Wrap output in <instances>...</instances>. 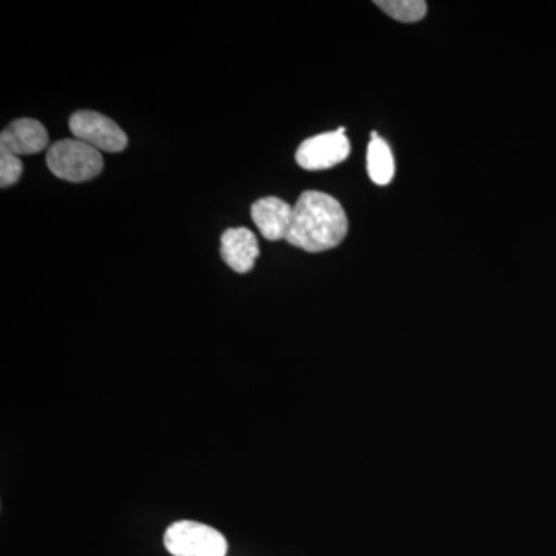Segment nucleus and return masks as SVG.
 <instances>
[{"instance_id": "nucleus-5", "label": "nucleus", "mask_w": 556, "mask_h": 556, "mask_svg": "<svg viewBox=\"0 0 556 556\" xmlns=\"http://www.w3.org/2000/svg\"><path fill=\"white\" fill-rule=\"evenodd\" d=\"M350 150V139L345 137V129L340 127L336 131L305 139L295 153V161L305 170L331 169L348 159Z\"/></svg>"}, {"instance_id": "nucleus-2", "label": "nucleus", "mask_w": 556, "mask_h": 556, "mask_svg": "<svg viewBox=\"0 0 556 556\" xmlns=\"http://www.w3.org/2000/svg\"><path fill=\"white\" fill-rule=\"evenodd\" d=\"M47 166L54 177L70 182L97 178L104 169L100 150L79 139H61L47 152Z\"/></svg>"}, {"instance_id": "nucleus-9", "label": "nucleus", "mask_w": 556, "mask_h": 556, "mask_svg": "<svg viewBox=\"0 0 556 556\" xmlns=\"http://www.w3.org/2000/svg\"><path fill=\"white\" fill-rule=\"evenodd\" d=\"M367 167L369 178L379 186H387L394 178V159L391 149L386 141L378 137L376 131L371 134L367 153Z\"/></svg>"}, {"instance_id": "nucleus-4", "label": "nucleus", "mask_w": 556, "mask_h": 556, "mask_svg": "<svg viewBox=\"0 0 556 556\" xmlns=\"http://www.w3.org/2000/svg\"><path fill=\"white\" fill-rule=\"evenodd\" d=\"M73 137L100 152L118 153L129 144V139L115 121L91 110L76 112L70 118Z\"/></svg>"}, {"instance_id": "nucleus-1", "label": "nucleus", "mask_w": 556, "mask_h": 556, "mask_svg": "<svg viewBox=\"0 0 556 556\" xmlns=\"http://www.w3.org/2000/svg\"><path fill=\"white\" fill-rule=\"evenodd\" d=\"M348 233V218L334 197L306 190L294 204L288 243L306 252L329 251L339 247Z\"/></svg>"}, {"instance_id": "nucleus-7", "label": "nucleus", "mask_w": 556, "mask_h": 556, "mask_svg": "<svg viewBox=\"0 0 556 556\" xmlns=\"http://www.w3.org/2000/svg\"><path fill=\"white\" fill-rule=\"evenodd\" d=\"M294 206L277 197L255 201L251 207L252 222L269 241L287 240L291 230Z\"/></svg>"}, {"instance_id": "nucleus-6", "label": "nucleus", "mask_w": 556, "mask_h": 556, "mask_svg": "<svg viewBox=\"0 0 556 556\" xmlns=\"http://www.w3.org/2000/svg\"><path fill=\"white\" fill-rule=\"evenodd\" d=\"M49 146V134L39 121H13L0 135V150L11 155H36Z\"/></svg>"}, {"instance_id": "nucleus-10", "label": "nucleus", "mask_w": 556, "mask_h": 556, "mask_svg": "<svg viewBox=\"0 0 556 556\" xmlns=\"http://www.w3.org/2000/svg\"><path fill=\"white\" fill-rule=\"evenodd\" d=\"M376 5L386 11L388 16L405 24L419 22L427 14V3L424 0H378Z\"/></svg>"}, {"instance_id": "nucleus-8", "label": "nucleus", "mask_w": 556, "mask_h": 556, "mask_svg": "<svg viewBox=\"0 0 556 556\" xmlns=\"http://www.w3.org/2000/svg\"><path fill=\"white\" fill-rule=\"evenodd\" d=\"M219 254L230 269L239 274H248L249 270L254 269L260 255L257 237L248 228L225 230Z\"/></svg>"}, {"instance_id": "nucleus-11", "label": "nucleus", "mask_w": 556, "mask_h": 556, "mask_svg": "<svg viewBox=\"0 0 556 556\" xmlns=\"http://www.w3.org/2000/svg\"><path fill=\"white\" fill-rule=\"evenodd\" d=\"M22 177V161L20 156L11 155L0 150V186L10 188Z\"/></svg>"}, {"instance_id": "nucleus-3", "label": "nucleus", "mask_w": 556, "mask_h": 556, "mask_svg": "<svg viewBox=\"0 0 556 556\" xmlns=\"http://www.w3.org/2000/svg\"><path fill=\"white\" fill-rule=\"evenodd\" d=\"M164 547L172 556H226L229 544L214 527L182 519L167 527Z\"/></svg>"}]
</instances>
